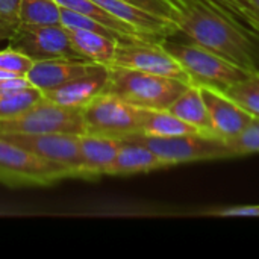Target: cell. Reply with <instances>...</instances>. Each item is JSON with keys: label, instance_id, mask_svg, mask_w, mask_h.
<instances>
[{"label": "cell", "instance_id": "cell-1", "mask_svg": "<svg viewBox=\"0 0 259 259\" xmlns=\"http://www.w3.org/2000/svg\"><path fill=\"white\" fill-rule=\"evenodd\" d=\"M179 32L194 44L228 59L229 62L256 71V49L252 38L203 0H167Z\"/></svg>", "mask_w": 259, "mask_h": 259}, {"label": "cell", "instance_id": "cell-2", "mask_svg": "<svg viewBox=\"0 0 259 259\" xmlns=\"http://www.w3.org/2000/svg\"><path fill=\"white\" fill-rule=\"evenodd\" d=\"M190 85L175 77L108 65L106 91L143 109H167Z\"/></svg>", "mask_w": 259, "mask_h": 259}, {"label": "cell", "instance_id": "cell-3", "mask_svg": "<svg viewBox=\"0 0 259 259\" xmlns=\"http://www.w3.org/2000/svg\"><path fill=\"white\" fill-rule=\"evenodd\" d=\"M123 140L146 146L168 165L235 158L226 140L202 132L178 137H149L143 134H132Z\"/></svg>", "mask_w": 259, "mask_h": 259}, {"label": "cell", "instance_id": "cell-4", "mask_svg": "<svg viewBox=\"0 0 259 259\" xmlns=\"http://www.w3.org/2000/svg\"><path fill=\"white\" fill-rule=\"evenodd\" d=\"M162 46L182 65L191 82L196 85H208L223 91L253 73L194 42H173L164 38Z\"/></svg>", "mask_w": 259, "mask_h": 259}, {"label": "cell", "instance_id": "cell-5", "mask_svg": "<svg viewBox=\"0 0 259 259\" xmlns=\"http://www.w3.org/2000/svg\"><path fill=\"white\" fill-rule=\"evenodd\" d=\"M144 115L146 109L105 91L82 108L83 134L123 140L141 132Z\"/></svg>", "mask_w": 259, "mask_h": 259}, {"label": "cell", "instance_id": "cell-6", "mask_svg": "<svg viewBox=\"0 0 259 259\" xmlns=\"http://www.w3.org/2000/svg\"><path fill=\"white\" fill-rule=\"evenodd\" d=\"M41 135V134H83L80 108L56 105L46 97L24 112L0 120V135Z\"/></svg>", "mask_w": 259, "mask_h": 259}, {"label": "cell", "instance_id": "cell-7", "mask_svg": "<svg viewBox=\"0 0 259 259\" xmlns=\"http://www.w3.org/2000/svg\"><path fill=\"white\" fill-rule=\"evenodd\" d=\"M73 178L71 171L59 164L39 158L0 135V182L18 185H50Z\"/></svg>", "mask_w": 259, "mask_h": 259}, {"label": "cell", "instance_id": "cell-8", "mask_svg": "<svg viewBox=\"0 0 259 259\" xmlns=\"http://www.w3.org/2000/svg\"><path fill=\"white\" fill-rule=\"evenodd\" d=\"M111 65L134 68L193 83L182 65L165 50L158 38H124L117 42Z\"/></svg>", "mask_w": 259, "mask_h": 259}, {"label": "cell", "instance_id": "cell-9", "mask_svg": "<svg viewBox=\"0 0 259 259\" xmlns=\"http://www.w3.org/2000/svg\"><path fill=\"white\" fill-rule=\"evenodd\" d=\"M9 47L26 55L33 62L55 58H79L71 49L62 24H18L9 38Z\"/></svg>", "mask_w": 259, "mask_h": 259}, {"label": "cell", "instance_id": "cell-10", "mask_svg": "<svg viewBox=\"0 0 259 259\" xmlns=\"http://www.w3.org/2000/svg\"><path fill=\"white\" fill-rule=\"evenodd\" d=\"M27 149L42 159L67 167L77 178L82 165L80 135L77 134H41V135H2Z\"/></svg>", "mask_w": 259, "mask_h": 259}, {"label": "cell", "instance_id": "cell-11", "mask_svg": "<svg viewBox=\"0 0 259 259\" xmlns=\"http://www.w3.org/2000/svg\"><path fill=\"white\" fill-rule=\"evenodd\" d=\"M199 88L217 137L226 141L232 140L252 121L253 115L225 96L223 91L208 85H199Z\"/></svg>", "mask_w": 259, "mask_h": 259}, {"label": "cell", "instance_id": "cell-12", "mask_svg": "<svg viewBox=\"0 0 259 259\" xmlns=\"http://www.w3.org/2000/svg\"><path fill=\"white\" fill-rule=\"evenodd\" d=\"M96 65L97 62L80 58H55L36 61L27 71L26 79L41 93H47L90 73Z\"/></svg>", "mask_w": 259, "mask_h": 259}, {"label": "cell", "instance_id": "cell-13", "mask_svg": "<svg viewBox=\"0 0 259 259\" xmlns=\"http://www.w3.org/2000/svg\"><path fill=\"white\" fill-rule=\"evenodd\" d=\"M106 85H108V65L97 64L90 73L79 76L42 94L47 100L56 105L82 109L99 94L105 93Z\"/></svg>", "mask_w": 259, "mask_h": 259}, {"label": "cell", "instance_id": "cell-14", "mask_svg": "<svg viewBox=\"0 0 259 259\" xmlns=\"http://www.w3.org/2000/svg\"><path fill=\"white\" fill-rule=\"evenodd\" d=\"M93 2L100 8H103L106 12H109L111 15L120 18L121 21L131 24L132 27L149 36L164 39L179 32L173 20L152 14L124 0H93Z\"/></svg>", "mask_w": 259, "mask_h": 259}, {"label": "cell", "instance_id": "cell-15", "mask_svg": "<svg viewBox=\"0 0 259 259\" xmlns=\"http://www.w3.org/2000/svg\"><path fill=\"white\" fill-rule=\"evenodd\" d=\"M123 144L124 140L121 138L82 134L80 135L82 165L79 168L77 178L96 179L105 176L106 168L112 164Z\"/></svg>", "mask_w": 259, "mask_h": 259}, {"label": "cell", "instance_id": "cell-16", "mask_svg": "<svg viewBox=\"0 0 259 259\" xmlns=\"http://www.w3.org/2000/svg\"><path fill=\"white\" fill-rule=\"evenodd\" d=\"M170 167L162 158L146 146L124 141L112 164L106 168L105 176H127L135 173H147Z\"/></svg>", "mask_w": 259, "mask_h": 259}, {"label": "cell", "instance_id": "cell-17", "mask_svg": "<svg viewBox=\"0 0 259 259\" xmlns=\"http://www.w3.org/2000/svg\"><path fill=\"white\" fill-rule=\"evenodd\" d=\"M64 29L68 35L71 49L76 52L79 58L103 65L112 64L115 47L118 42L117 39L91 30L74 29V27H64Z\"/></svg>", "mask_w": 259, "mask_h": 259}, {"label": "cell", "instance_id": "cell-18", "mask_svg": "<svg viewBox=\"0 0 259 259\" xmlns=\"http://www.w3.org/2000/svg\"><path fill=\"white\" fill-rule=\"evenodd\" d=\"M168 112L179 117L181 120L190 123L191 126L197 127L203 134L215 135L212 129V123L209 120L202 93L199 85L191 83L168 108Z\"/></svg>", "mask_w": 259, "mask_h": 259}, {"label": "cell", "instance_id": "cell-19", "mask_svg": "<svg viewBox=\"0 0 259 259\" xmlns=\"http://www.w3.org/2000/svg\"><path fill=\"white\" fill-rule=\"evenodd\" d=\"M55 2L61 8H65V9H70L73 12H77V14H82V15H87V17L97 20L99 23H102L108 29L118 33L121 38H155V36H149V35L137 30L131 24H127V23L121 21L120 18L111 15L103 8L96 5L93 0H55Z\"/></svg>", "mask_w": 259, "mask_h": 259}, {"label": "cell", "instance_id": "cell-20", "mask_svg": "<svg viewBox=\"0 0 259 259\" xmlns=\"http://www.w3.org/2000/svg\"><path fill=\"white\" fill-rule=\"evenodd\" d=\"M200 131L190 123L173 115L167 109H146L141 132L149 137H178L199 134ZM203 134V132H202Z\"/></svg>", "mask_w": 259, "mask_h": 259}, {"label": "cell", "instance_id": "cell-21", "mask_svg": "<svg viewBox=\"0 0 259 259\" xmlns=\"http://www.w3.org/2000/svg\"><path fill=\"white\" fill-rule=\"evenodd\" d=\"M61 6L55 0H20V24H61Z\"/></svg>", "mask_w": 259, "mask_h": 259}, {"label": "cell", "instance_id": "cell-22", "mask_svg": "<svg viewBox=\"0 0 259 259\" xmlns=\"http://www.w3.org/2000/svg\"><path fill=\"white\" fill-rule=\"evenodd\" d=\"M223 94L253 117H259V70L223 90Z\"/></svg>", "mask_w": 259, "mask_h": 259}, {"label": "cell", "instance_id": "cell-23", "mask_svg": "<svg viewBox=\"0 0 259 259\" xmlns=\"http://www.w3.org/2000/svg\"><path fill=\"white\" fill-rule=\"evenodd\" d=\"M42 97L44 94L32 85L17 93L0 97V120L12 118L24 112L26 109L33 106L36 102H39Z\"/></svg>", "mask_w": 259, "mask_h": 259}, {"label": "cell", "instance_id": "cell-24", "mask_svg": "<svg viewBox=\"0 0 259 259\" xmlns=\"http://www.w3.org/2000/svg\"><path fill=\"white\" fill-rule=\"evenodd\" d=\"M33 61L12 47L0 50V77H26Z\"/></svg>", "mask_w": 259, "mask_h": 259}, {"label": "cell", "instance_id": "cell-25", "mask_svg": "<svg viewBox=\"0 0 259 259\" xmlns=\"http://www.w3.org/2000/svg\"><path fill=\"white\" fill-rule=\"evenodd\" d=\"M231 150L235 158L259 153V117H253L252 121L232 140H228Z\"/></svg>", "mask_w": 259, "mask_h": 259}, {"label": "cell", "instance_id": "cell-26", "mask_svg": "<svg viewBox=\"0 0 259 259\" xmlns=\"http://www.w3.org/2000/svg\"><path fill=\"white\" fill-rule=\"evenodd\" d=\"M20 0H0V39H9L18 27Z\"/></svg>", "mask_w": 259, "mask_h": 259}, {"label": "cell", "instance_id": "cell-27", "mask_svg": "<svg viewBox=\"0 0 259 259\" xmlns=\"http://www.w3.org/2000/svg\"><path fill=\"white\" fill-rule=\"evenodd\" d=\"M202 215H206V217H259V205L214 209V211L202 212Z\"/></svg>", "mask_w": 259, "mask_h": 259}, {"label": "cell", "instance_id": "cell-28", "mask_svg": "<svg viewBox=\"0 0 259 259\" xmlns=\"http://www.w3.org/2000/svg\"><path fill=\"white\" fill-rule=\"evenodd\" d=\"M131 5H135L141 9H146L152 14H156V15H161V17H165V18H170L173 17V9H171V5L167 2V0H124Z\"/></svg>", "mask_w": 259, "mask_h": 259}, {"label": "cell", "instance_id": "cell-29", "mask_svg": "<svg viewBox=\"0 0 259 259\" xmlns=\"http://www.w3.org/2000/svg\"><path fill=\"white\" fill-rule=\"evenodd\" d=\"M30 87L26 77H0V97Z\"/></svg>", "mask_w": 259, "mask_h": 259}]
</instances>
